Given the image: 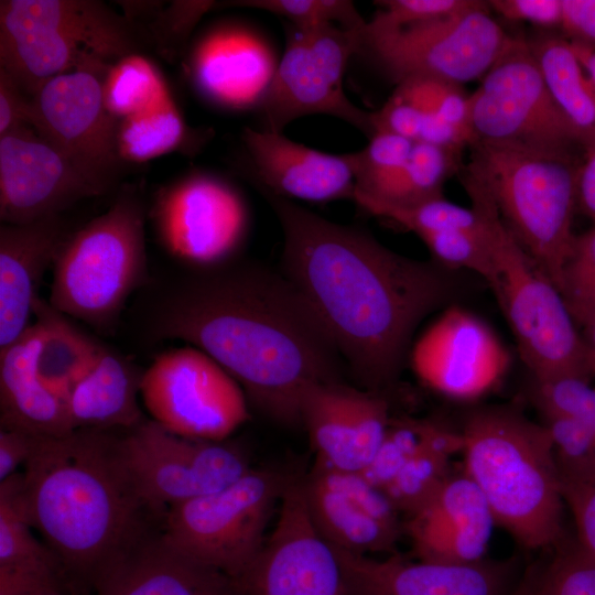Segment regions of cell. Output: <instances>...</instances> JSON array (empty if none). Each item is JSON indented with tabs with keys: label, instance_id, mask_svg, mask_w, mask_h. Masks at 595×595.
Here are the masks:
<instances>
[{
	"label": "cell",
	"instance_id": "obj_16",
	"mask_svg": "<svg viewBox=\"0 0 595 595\" xmlns=\"http://www.w3.org/2000/svg\"><path fill=\"white\" fill-rule=\"evenodd\" d=\"M152 218L164 249L193 269L228 263L249 226L246 203L226 181L194 174L164 188Z\"/></svg>",
	"mask_w": 595,
	"mask_h": 595
},
{
	"label": "cell",
	"instance_id": "obj_21",
	"mask_svg": "<svg viewBox=\"0 0 595 595\" xmlns=\"http://www.w3.org/2000/svg\"><path fill=\"white\" fill-rule=\"evenodd\" d=\"M332 547V545H331ZM349 595H511V564L480 561L456 565L399 555L374 559L332 547Z\"/></svg>",
	"mask_w": 595,
	"mask_h": 595
},
{
	"label": "cell",
	"instance_id": "obj_51",
	"mask_svg": "<svg viewBox=\"0 0 595 595\" xmlns=\"http://www.w3.org/2000/svg\"><path fill=\"white\" fill-rule=\"evenodd\" d=\"M33 98L0 68V136L23 127L32 128Z\"/></svg>",
	"mask_w": 595,
	"mask_h": 595
},
{
	"label": "cell",
	"instance_id": "obj_55",
	"mask_svg": "<svg viewBox=\"0 0 595 595\" xmlns=\"http://www.w3.org/2000/svg\"><path fill=\"white\" fill-rule=\"evenodd\" d=\"M586 360L592 375L595 376V314L580 327Z\"/></svg>",
	"mask_w": 595,
	"mask_h": 595
},
{
	"label": "cell",
	"instance_id": "obj_32",
	"mask_svg": "<svg viewBox=\"0 0 595 595\" xmlns=\"http://www.w3.org/2000/svg\"><path fill=\"white\" fill-rule=\"evenodd\" d=\"M33 316L42 328L37 361L40 377L65 401L105 346L40 296L34 302Z\"/></svg>",
	"mask_w": 595,
	"mask_h": 595
},
{
	"label": "cell",
	"instance_id": "obj_15",
	"mask_svg": "<svg viewBox=\"0 0 595 595\" xmlns=\"http://www.w3.org/2000/svg\"><path fill=\"white\" fill-rule=\"evenodd\" d=\"M104 78L75 71L48 80L33 97L32 128L102 195L121 176L119 120L107 109Z\"/></svg>",
	"mask_w": 595,
	"mask_h": 595
},
{
	"label": "cell",
	"instance_id": "obj_53",
	"mask_svg": "<svg viewBox=\"0 0 595 595\" xmlns=\"http://www.w3.org/2000/svg\"><path fill=\"white\" fill-rule=\"evenodd\" d=\"M37 436L23 431L0 429V482L18 472L31 457Z\"/></svg>",
	"mask_w": 595,
	"mask_h": 595
},
{
	"label": "cell",
	"instance_id": "obj_49",
	"mask_svg": "<svg viewBox=\"0 0 595 595\" xmlns=\"http://www.w3.org/2000/svg\"><path fill=\"white\" fill-rule=\"evenodd\" d=\"M561 489L574 519L577 544L595 559V484L562 486Z\"/></svg>",
	"mask_w": 595,
	"mask_h": 595
},
{
	"label": "cell",
	"instance_id": "obj_3",
	"mask_svg": "<svg viewBox=\"0 0 595 595\" xmlns=\"http://www.w3.org/2000/svg\"><path fill=\"white\" fill-rule=\"evenodd\" d=\"M118 436L78 429L37 436L22 472L32 523L64 572L94 588L150 537L144 506L117 452Z\"/></svg>",
	"mask_w": 595,
	"mask_h": 595
},
{
	"label": "cell",
	"instance_id": "obj_4",
	"mask_svg": "<svg viewBox=\"0 0 595 595\" xmlns=\"http://www.w3.org/2000/svg\"><path fill=\"white\" fill-rule=\"evenodd\" d=\"M463 470L483 493L496 526L529 550L562 539L564 499L547 428L508 407L472 412L461 430Z\"/></svg>",
	"mask_w": 595,
	"mask_h": 595
},
{
	"label": "cell",
	"instance_id": "obj_33",
	"mask_svg": "<svg viewBox=\"0 0 595 595\" xmlns=\"http://www.w3.org/2000/svg\"><path fill=\"white\" fill-rule=\"evenodd\" d=\"M462 447L461 431L432 422L423 447L383 489L394 509L410 517L424 507L453 473L451 458Z\"/></svg>",
	"mask_w": 595,
	"mask_h": 595
},
{
	"label": "cell",
	"instance_id": "obj_9",
	"mask_svg": "<svg viewBox=\"0 0 595 595\" xmlns=\"http://www.w3.org/2000/svg\"><path fill=\"white\" fill-rule=\"evenodd\" d=\"M289 482L277 472L251 468L217 491L169 508L160 537L177 553L232 580L261 550Z\"/></svg>",
	"mask_w": 595,
	"mask_h": 595
},
{
	"label": "cell",
	"instance_id": "obj_44",
	"mask_svg": "<svg viewBox=\"0 0 595 595\" xmlns=\"http://www.w3.org/2000/svg\"><path fill=\"white\" fill-rule=\"evenodd\" d=\"M413 144V141L396 134L375 133L363 150L351 153L355 193H369L402 166Z\"/></svg>",
	"mask_w": 595,
	"mask_h": 595
},
{
	"label": "cell",
	"instance_id": "obj_12",
	"mask_svg": "<svg viewBox=\"0 0 595 595\" xmlns=\"http://www.w3.org/2000/svg\"><path fill=\"white\" fill-rule=\"evenodd\" d=\"M117 452L136 493L161 521L172 506L217 491L251 469L234 443L182 436L153 420L118 436Z\"/></svg>",
	"mask_w": 595,
	"mask_h": 595
},
{
	"label": "cell",
	"instance_id": "obj_40",
	"mask_svg": "<svg viewBox=\"0 0 595 595\" xmlns=\"http://www.w3.org/2000/svg\"><path fill=\"white\" fill-rule=\"evenodd\" d=\"M559 290L580 328L595 314V226L575 237Z\"/></svg>",
	"mask_w": 595,
	"mask_h": 595
},
{
	"label": "cell",
	"instance_id": "obj_11",
	"mask_svg": "<svg viewBox=\"0 0 595 595\" xmlns=\"http://www.w3.org/2000/svg\"><path fill=\"white\" fill-rule=\"evenodd\" d=\"M363 30L289 25L284 52L258 107L262 129L282 132L295 119L323 113L346 121L370 139L375 134L371 112L355 106L343 87L347 64L360 52Z\"/></svg>",
	"mask_w": 595,
	"mask_h": 595
},
{
	"label": "cell",
	"instance_id": "obj_1",
	"mask_svg": "<svg viewBox=\"0 0 595 595\" xmlns=\"http://www.w3.org/2000/svg\"><path fill=\"white\" fill-rule=\"evenodd\" d=\"M261 193L283 230V274L366 391L392 385L419 324L454 299L451 269L399 255L364 230Z\"/></svg>",
	"mask_w": 595,
	"mask_h": 595
},
{
	"label": "cell",
	"instance_id": "obj_25",
	"mask_svg": "<svg viewBox=\"0 0 595 595\" xmlns=\"http://www.w3.org/2000/svg\"><path fill=\"white\" fill-rule=\"evenodd\" d=\"M42 328L31 324L10 345L0 348V429L35 436H61L74 431L65 401L39 374Z\"/></svg>",
	"mask_w": 595,
	"mask_h": 595
},
{
	"label": "cell",
	"instance_id": "obj_43",
	"mask_svg": "<svg viewBox=\"0 0 595 595\" xmlns=\"http://www.w3.org/2000/svg\"><path fill=\"white\" fill-rule=\"evenodd\" d=\"M416 236L428 247L435 262L451 270L473 271L488 283L491 277L489 232L479 236L463 230H437Z\"/></svg>",
	"mask_w": 595,
	"mask_h": 595
},
{
	"label": "cell",
	"instance_id": "obj_28",
	"mask_svg": "<svg viewBox=\"0 0 595 595\" xmlns=\"http://www.w3.org/2000/svg\"><path fill=\"white\" fill-rule=\"evenodd\" d=\"M33 530L17 472L0 482V595H31L66 583L58 559Z\"/></svg>",
	"mask_w": 595,
	"mask_h": 595
},
{
	"label": "cell",
	"instance_id": "obj_54",
	"mask_svg": "<svg viewBox=\"0 0 595 595\" xmlns=\"http://www.w3.org/2000/svg\"><path fill=\"white\" fill-rule=\"evenodd\" d=\"M576 206L595 221V147L584 152L576 184Z\"/></svg>",
	"mask_w": 595,
	"mask_h": 595
},
{
	"label": "cell",
	"instance_id": "obj_20",
	"mask_svg": "<svg viewBox=\"0 0 595 595\" xmlns=\"http://www.w3.org/2000/svg\"><path fill=\"white\" fill-rule=\"evenodd\" d=\"M301 418L316 463L344 472H361L370 463L391 420L383 398L340 382L311 387Z\"/></svg>",
	"mask_w": 595,
	"mask_h": 595
},
{
	"label": "cell",
	"instance_id": "obj_22",
	"mask_svg": "<svg viewBox=\"0 0 595 595\" xmlns=\"http://www.w3.org/2000/svg\"><path fill=\"white\" fill-rule=\"evenodd\" d=\"M242 141L260 192L311 203L353 199L351 153L321 152L266 129L246 128Z\"/></svg>",
	"mask_w": 595,
	"mask_h": 595
},
{
	"label": "cell",
	"instance_id": "obj_6",
	"mask_svg": "<svg viewBox=\"0 0 595 595\" xmlns=\"http://www.w3.org/2000/svg\"><path fill=\"white\" fill-rule=\"evenodd\" d=\"M469 150L461 172L484 187L505 225L559 290L576 237L582 160L575 152L513 144L475 142Z\"/></svg>",
	"mask_w": 595,
	"mask_h": 595
},
{
	"label": "cell",
	"instance_id": "obj_45",
	"mask_svg": "<svg viewBox=\"0 0 595 595\" xmlns=\"http://www.w3.org/2000/svg\"><path fill=\"white\" fill-rule=\"evenodd\" d=\"M533 401L540 411L565 415L595 435V387L575 376L534 382Z\"/></svg>",
	"mask_w": 595,
	"mask_h": 595
},
{
	"label": "cell",
	"instance_id": "obj_35",
	"mask_svg": "<svg viewBox=\"0 0 595 595\" xmlns=\"http://www.w3.org/2000/svg\"><path fill=\"white\" fill-rule=\"evenodd\" d=\"M186 127L172 98L118 122L117 144L123 162H143L177 148Z\"/></svg>",
	"mask_w": 595,
	"mask_h": 595
},
{
	"label": "cell",
	"instance_id": "obj_13",
	"mask_svg": "<svg viewBox=\"0 0 595 595\" xmlns=\"http://www.w3.org/2000/svg\"><path fill=\"white\" fill-rule=\"evenodd\" d=\"M475 142L575 152L580 138L552 98L528 41L512 36L468 95Z\"/></svg>",
	"mask_w": 595,
	"mask_h": 595
},
{
	"label": "cell",
	"instance_id": "obj_42",
	"mask_svg": "<svg viewBox=\"0 0 595 595\" xmlns=\"http://www.w3.org/2000/svg\"><path fill=\"white\" fill-rule=\"evenodd\" d=\"M529 577L530 595H595V559L576 543Z\"/></svg>",
	"mask_w": 595,
	"mask_h": 595
},
{
	"label": "cell",
	"instance_id": "obj_36",
	"mask_svg": "<svg viewBox=\"0 0 595 595\" xmlns=\"http://www.w3.org/2000/svg\"><path fill=\"white\" fill-rule=\"evenodd\" d=\"M102 86L106 107L118 120L171 98L160 73L139 54L115 63L104 77Z\"/></svg>",
	"mask_w": 595,
	"mask_h": 595
},
{
	"label": "cell",
	"instance_id": "obj_27",
	"mask_svg": "<svg viewBox=\"0 0 595 595\" xmlns=\"http://www.w3.org/2000/svg\"><path fill=\"white\" fill-rule=\"evenodd\" d=\"M272 48L258 35L229 30L207 39L196 56V79L215 101L235 108L259 107L275 73Z\"/></svg>",
	"mask_w": 595,
	"mask_h": 595
},
{
	"label": "cell",
	"instance_id": "obj_50",
	"mask_svg": "<svg viewBox=\"0 0 595 595\" xmlns=\"http://www.w3.org/2000/svg\"><path fill=\"white\" fill-rule=\"evenodd\" d=\"M487 3L490 11L509 21H527L545 29L561 24V0H491Z\"/></svg>",
	"mask_w": 595,
	"mask_h": 595
},
{
	"label": "cell",
	"instance_id": "obj_23",
	"mask_svg": "<svg viewBox=\"0 0 595 595\" xmlns=\"http://www.w3.org/2000/svg\"><path fill=\"white\" fill-rule=\"evenodd\" d=\"M496 526L474 480L452 473L434 497L408 517L404 529L420 561L466 565L484 561Z\"/></svg>",
	"mask_w": 595,
	"mask_h": 595
},
{
	"label": "cell",
	"instance_id": "obj_41",
	"mask_svg": "<svg viewBox=\"0 0 595 595\" xmlns=\"http://www.w3.org/2000/svg\"><path fill=\"white\" fill-rule=\"evenodd\" d=\"M431 421L390 420L386 435L370 463L359 472L383 490L401 468L423 447Z\"/></svg>",
	"mask_w": 595,
	"mask_h": 595
},
{
	"label": "cell",
	"instance_id": "obj_52",
	"mask_svg": "<svg viewBox=\"0 0 595 595\" xmlns=\"http://www.w3.org/2000/svg\"><path fill=\"white\" fill-rule=\"evenodd\" d=\"M560 29L573 44L595 48V0H561Z\"/></svg>",
	"mask_w": 595,
	"mask_h": 595
},
{
	"label": "cell",
	"instance_id": "obj_29",
	"mask_svg": "<svg viewBox=\"0 0 595 595\" xmlns=\"http://www.w3.org/2000/svg\"><path fill=\"white\" fill-rule=\"evenodd\" d=\"M142 374L127 358L105 347L65 400L74 430L129 431L141 424L145 420L138 402Z\"/></svg>",
	"mask_w": 595,
	"mask_h": 595
},
{
	"label": "cell",
	"instance_id": "obj_7",
	"mask_svg": "<svg viewBox=\"0 0 595 595\" xmlns=\"http://www.w3.org/2000/svg\"><path fill=\"white\" fill-rule=\"evenodd\" d=\"M459 180L472 206L487 220L488 284L534 382L569 376L588 379L592 372L581 332L560 291L505 225L484 187L464 173Z\"/></svg>",
	"mask_w": 595,
	"mask_h": 595
},
{
	"label": "cell",
	"instance_id": "obj_46",
	"mask_svg": "<svg viewBox=\"0 0 595 595\" xmlns=\"http://www.w3.org/2000/svg\"><path fill=\"white\" fill-rule=\"evenodd\" d=\"M479 0H382L367 22L371 30H391L448 17L477 6Z\"/></svg>",
	"mask_w": 595,
	"mask_h": 595
},
{
	"label": "cell",
	"instance_id": "obj_14",
	"mask_svg": "<svg viewBox=\"0 0 595 595\" xmlns=\"http://www.w3.org/2000/svg\"><path fill=\"white\" fill-rule=\"evenodd\" d=\"M140 397L151 420L192 439L225 441L249 418L240 385L191 345L154 358L142 374Z\"/></svg>",
	"mask_w": 595,
	"mask_h": 595
},
{
	"label": "cell",
	"instance_id": "obj_5",
	"mask_svg": "<svg viewBox=\"0 0 595 595\" xmlns=\"http://www.w3.org/2000/svg\"><path fill=\"white\" fill-rule=\"evenodd\" d=\"M149 41L138 23L100 1H0V68L31 98L66 73L104 78Z\"/></svg>",
	"mask_w": 595,
	"mask_h": 595
},
{
	"label": "cell",
	"instance_id": "obj_19",
	"mask_svg": "<svg viewBox=\"0 0 595 595\" xmlns=\"http://www.w3.org/2000/svg\"><path fill=\"white\" fill-rule=\"evenodd\" d=\"M99 196L74 165L31 127L0 136V219L26 224Z\"/></svg>",
	"mask_w": 595,
	"mask_h": 595
},
{
	"label": "cell",
	"instance_id": "obj_47",
	"mask_svg": "<svg viewBox=\"0 0 595 595\" xmlns=\"http://www.w3.org/2000/svg\"><path fill=\"white\" fill-rule=\"evenodd\" d=\"M214 6L213 1H176L165 10L155 11L156 2H152L149 12L154 20L145 33L162 54L172 56L201 17Z\"/></svg>",
	"mask_w": 595,
	"mask_h": 595
},
{
	"label": "cell",
	"instance_id": "obj_10",
	"mask_svg": "<svg viewBox=\"0 0 595 595\" xmlns=\"http://www.w3.org/2000/svg\"><path fill=\"white\" fill-rule=\"evenodd\" d=\"M487 1L415 25L361 31L359 54L368 56L394 84L413 77L463 86L482 78L512 36L496 22Z\"/></svg>",
	"mask_w": 595,
	"mask_h": 595
},
{
	"label": "cell",
	"instance_id": "obj_8",
	"mask_svg": "<svg viewBox=\"0 0 595 595\" xmlns=\"http://www.w3.org/2000/svg\"><path fill=\"white\" fill-rule=\"evenodd\" d=\"M145 208L133 186L61 244L48 303L69 318L111 332L129 296L145 284Z\"/></svg>",
	"mask_w": 595,
	"mask_h": 595
},
{
	"label": "cell",
	"instance_id": "obj_24",
	"mask_svg": "<svg viewBox=\"0 0 595 595\" xmlns=\"http://www.w3.org/2000/svg\"><path fill=\"white\" fill-rule=\"evenodd\" d=\"M66 227L61 215L0 226V348L31 325L37 288L53 266Z\"/></svg>",
	"mask_w": 595,
	"mask_h": 595
},
{
	"label": "cell",
	"instance_id": "obj_39",
	"mask_svg": "<svg viewBox=\"0 0 595 595\" xmlns=\"http://www.w3.org/2000/svg\"><path fill=\"white\" fill-rule=\"evenodd\" d=\"M224 6L264 10L286 19L298 29L338 25L360 30L366 25L354 3L347 0H245L224 2Z\"/></svg>",
	"mask_w": 595,
	"mask_h": 595
},
{
	"label": "cell",
	"instance_id": "obj_30",
	"mask_svg": "<svg viewBox=\"0 0 595 595\" xmlns=\"http://www.w3.org/2000/svg\"><path fill=\"white\" fill-rule=\"evenodd\" d=\"M302 483L310 518L329 545L360 555L393 551L401 531L369 516L315 466Z\"/></svg>",
	"mask_w": 595,
	"mask_h": 595
},
{
	"label": "cell",
	"instance_id": "obj_26",
	"mask_svg": "<svg viewBox=\"0 0 595 595\" xmlns=\"http://www.w3.org/2000/svg\"><path fill=\"white\" fill-rule=\"evenodd\" d=\"M96 595H238L227 575L198 564L150 536L116 563Z\"/></svg>",
	"mask_w": 595,
	"mask_h": 595
},
{
	"label": "cell",
	"instance_id": "obj_31",
	"mask_svg": "<svg viewBox=\"0 0 595 595\" xmlns=\"http://www.w3.org/2000/svg\"><path fill=\"white\" fill-rule=\"evenodd\" d=\"M545 85L585 151L595 147V86L564 37L541 33L527 40Z\"/></svg>",
	"mask_w": 595,
	"mask_h": 595
},
{
	"label": "cell",
	"instance_id": "obj_17",
	"mask_svg": "<svg viewBox=\"0 0 595 595\" xmlns=\"http://www.w3.org/2000/svg\"><path fill=\"white\" fill-rule=\"evenodd\" d=\"M232 581L238 595H349L334 549L310 518L302 482L290 479L273 530Z\"/></svg>",
	"mask_w": 595,
	"mask_h": 595
},
{
	"label": "cell",
	"instance_id": "obj_34",
	"mask_svg": "<svg viewBox=\"0 0 595 595\" xmlns=\"http://www.w3.org/2000/svg\"><path fill=\"white\" fill-rule=\"evenodd\" d=\"M463 153L414 142L407 162L370 194H356L355 199H367L390 206H414L444 197V183L463 169Z\"/></svg>",
	"mask_w": 595,
	"mask_h": 595
},
{
	"label": "cell",
	"instance_id": "obj_56",
	"mask_svg": "<svg viewBox=\"0 0 595 595\" xmlns=\"http://www.w3.org/2000/svg\"><path fill=\"white\" fill-rule=\"evenodd\" d=\"M31 595H85L76 589H74L73 586L68 585V583L57 585L54 587H50L40 592H36Z\"/></svg>",
	"mask_w": 595,
	"mask_h": 595
},
{
	"label": "cell",
	"instance_id": "obj_57",
	"mask_svg": "<svg viewBox=\"0 0 595 595\" xmlns=\"http://www.w3.org/2000/svg\"><path fill=\"white\" fill-rule=\"evenodd\" d=\"M511 595H530V577L529 573L524 576L519 586L513 591Z\"/></svg>",
	"mask_w": 595,
	"mask_h": 595
},
{
	"label": "cell",
	"instance_id": "obj_48",
	"mask_svg": "<svg viewBox=\"0 0 595 595\" xmlns=\"http://www.w3.org/2000/svg\"><path fill=\"white\" fill-rule=\"evenodd\" d=\"M425 116L393 91L379 110L371 112V121L375 133H391L418 142Z\"/></svg>",
	"mask_w": 595,
	"mask_h": 595
},
{
	"label": "cell",
	"instance_id": "obj_38",
	"mask_svg": "<svg viewBox=\"0 0 595 595\" xmlns=\"http://www.w3.org/2000/svg\"><path fill=\"white\" fill-rule=\"evenodd\" d=\"M540 412L552 440L561 487L595 484V435L571 418Z\"/></svg>",
	"mask_w": 595,
	"mask_h": 595
},
{
	"label": "cell",
	"instance_id": "obj_37",
	"mask_svg": "<svg viewBox=\"0 0 595 595\" xmlns=\"http://www.w3.org/2000/svg\"><path fill=\"white\" fill-rule=\"evenodd\" d=\"M366 212L386 218L413 231L463 230L479 236L488 234L485 216L476 207L470 208L454 204L440 197L414 206L399 207L375 203L367 199H355Z\"/></svg>",
	"mask_w": 595,
	"mask_h": 595
},
{
	"label": "cell",
	"instance_id": "obj_18",
	"mask_svg": "<svg viewBox=\"0 0 595 595\" xmlns=\"http://www.w3.org/2000/svg\"><path fill=\"white\" fill-rule=\"evenodd\" d=\"M410 360L426 387L467 401L483 397L500 383L510 356L486 323L451 304L414 343Z\"/></svg>",
	"mask_w": 595,
	"mask_h": 595
},
{
	"label": "cell",
	"instance_id": "obj_2",
	"mask_svg": "<svg viewBox=\"0 0 595 595\" xmlns=\"http://www.w3.org/2000/svg\"><path fill=\"white\" fill-rule=\"evenodd\" d=\"M150 332L220 365L271 420L302 424L307 390L340 382L342 357L296 288L261 266L192 269L158 300Z\"/></svg>",
	"mask_w": 595,
	"mask_h": 595
}]
</instances>
